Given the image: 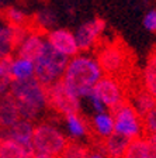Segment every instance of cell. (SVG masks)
I'll list each match as a JSON object with an SVG mask.
<instances>
[{
    "label": "cell",
    "mask_w": 156,
    "mask_h": 158,
    "mask_svg": "<svg viewBox=\"0 0 156 158\" xmlns=\"http://www.w3.org/2000/svg\"><path fill=\"white\" fill-rule=\"evenodd\" d=\"M106 26L107 24L103 19H93L80 24L73 33L79 51H89L94 48L101 34L106 31Z\"/></svg>",
    "instance_id": "cell-9"
},
{
    "label": "cell",
    "mask_w": 156,
    "mask_h": 158,
    "mask_svg": "<svg viewBox=\"0 0 156 158\" xmlns=\"http://www.w3.org/2000/svg\"><path fill=\"white\" fill-rule=\"evenodd\" d=\"M142 88L156 99V54L150 52L142 71Z\"/></svg>",
    "instance_id": "cell-19"
},
{
    "label": "cell",
    "mask_w": 156,
    "mask_h": 158,
    "mask_svg": "<svg viewBox=\"0 0 156 158\" xmlns=\"http://www.w3.org/2000/svg\"><path fill=\"white\" fill-rule=\"evenodd\" d=\"M0 143H2V137H0Z\"/></svg>",
    "instance_id": "cell-34"
},
{
    "label": "cell",
    "mask_w": 156,
    "mask_h": 158,
    "mask_svg": "<svg viewBox=\"0 0 156 158\" xmlns=\"http://www.w3.org/2000/svg\"><path fill=\"white\" fill-rule=\"evenodd\" d=\"M142 24L149 33H156V9H149L143 14Z\"/></svg>",
    "instance_id": "cell-28"
},
{
    "label": "cell",
    "mask_w": 156,
    "mask_h": 158,
    "mask_svg": "<svg viewBox=\"0 0 156 158\" xmlns=\"http://www.w3.org/2000/svg\"><path fill=\"white\" fill-rule=\"evenodd\" d=\"M10 73L13 81H24L34 76V64L33 61L24 58H16L11 59V65H10Z\"/></svg>",
    "instance_id": "cell-20"
},
{
    "label": "cell",
    "mask_w": 156,
    "mask_h": 158,
    "mask_svg": "<svg viewBox=\"0 0 156 158\" xmlns=\"http://www.w3.org/2000/svg\"><path fill=\"white\" fill-rule=\"evenodd\" d=\"M0 158H30V157L18 144H16L11 140H7V138H2V143H0Z\"/></svg>",
    "instance_id": "cell-23"
},
{
    "label": "cell",
    "mask_w": 156,
    "mask_h": 158,
    "mask_svg": "<svg viewBox=\"0 0 156 158\" xmlns=\"http://www.w3.org/2000/svg\"><path fill=\"white\" fill-rule=\"evenodd\" d=\"M46 43L55 49L56 52L62 54L66 58H73L80 51L78 48L75 35L68 28H52L45 34Z\"/></svg>",
    "instance_id": "cell-11"
},
{
    "label": "cell",
    "mask_w": 156,
    "mask_h": 158,
    "mask_svg": "<svg viewBox=\"0 0 156 158\" xmlns=\"http://www.w3.org/2000/svg\"><path fill=\"white\" fill-rule=\"evenodd\" d=\"M130 141L131 140H128L127 137L113 133L111 135L103 138L94 150L101 152L106 158H122Z\"/></svg>",
    "instance_id": "cell-13"
},
{
    "label": "cell",
    "mask_w": 156,
    "mask_h": 158,
    "mask_svg": "<svg viewBox=\"0 0 156 158\" xmlns=\"http://www.w3.org/2000/svg\"><path fill=\"white\" fill-rule=\"evenodd\" d=\"M122 158H149L146 138L139 137L135 140H131Z\"/></svg>",
    "instance_id": "cell-22"
},
{
    "label": "cell",
    "mask_w": 156,
    "mask_h": 158,
    "mask_svg": "<svg viewBox=\"0 0 156 158\" xmlns=\"http://www.w3.org/2000/svg\"><path fill=\"white\" fill-rule=\"evenodd\" d=\"M143 138H146L148 150H149V158H156V133Z\"/></svg>",
    "instance_id": "cell-30"
},
{
    "label": "cell",
    "mask_w": 156,
    "mask_h": 158,
    "mask_svg": "<svg viewBox=\"0 0 156 158\" xmlns=\"http://www.w3.org/2000/svg\"><path fill=\"white\" fill-rule=\"evenodd\" d=\"M96 61L98 62L104 75L117 78L125 73L128 65V54L124 44L118 43H106L101 44L97 49Z\"/></svg>",
    "instance_id": "cell-5"
},
{
    "label": "cell",
    "mask_w": 156,
    "mask_h": 158,
    "mask_svg": "<svg viewBox=\"0 0 156 158\" xmlns=\"http://www.w3.org/2000/svg\"><path fill=\"white\" fill-rule=\"evenodd\" d=\"M68 62H69V58L56 52L45 40L41 52L33 61L34 78L42 86L48 88L49 85L61 81Z\"/></svg>",
    "instance_id": "cell-3"
},
{
    "label": "cell",
    "mask_w": 156,
    "mask_h": 158,
    "mask_svg": "<svg viewBox=\"0 0 156 158\" xmlns=\"http://www.w3.org/2000/svg\"><path fill=\"white\" fill-rule=\"evenodd\" d=\"M33 131H34V124L33 122L28 120H23L20 118L17 123H14L11 127L6 128L3 131H0V137L11 140L16 144H18L23 148L24 151L28 154V157L31 158L34 155L33 150Z\"/></svg>",
    "instance_id": "cell-10"
},
{
    "label": "cell",
    "mask_w": 156,
    "mask_h": 158,
    "mask_svg": "<svg viewBox=\"0 0 156 158\" xmlns=\"http://www.w3.org/2000/svg\"><path fill=\"white\" fill-rule=\"evenodd\" d=\"M87 158H106V157H104L101 152H98V151H96V150H93V151L89 152Z\"/></svg>",
    "instance_id": "cell-31"
},
{
    "label": "cell",
    "mask_w": 156,
    "mask_h": 158,
    "mask_svg": "<svg viewBox=\"0 0 156 158\" xmlns=\"http://www.w3.org/2000/svg\"><path fill=\"white\" fill-rule=\"evenodd\" d=\"M13 56L0 59V95L9 92L10 86L13 83V78L10 73V65H11Z\"/></svg>",
    "instance_id": "cell-25"
},
{
    "label": "cell",
    "mask_w": 156,
    "mask_h": 158,
    "mask_svg": "<svg viewBox=\"0 0 156 158\" xmlns=\"http://www.w3.org/2000/svg\"><path fill=\"white\" fill-rule=\"evenodd\" d=\"M142 122V137H148L156 133V106L141 118Z\"/></svg>",
    "instance_id": "cell-26"
},
{
    "label": "cell",
    "mask_w": 156,
    "mask_h": 158,
    "mask_svg": "<svg viewBox=\"0 0 156 158\" xmlns=\"http://www.w3.org/2000/svg\"><path fill=\"white\" fill-rule=\"evenodd\" d=\"M65 123L66 130H68L69 135L72 137V140H78L80 137L90 134V124L82 117L80 113L79 114L65 116Z\"/></svg>",
    "instance_id": "cell-18"
},
{
    "label": "cell",
    "mask_w": 156,
    "mask_h": 158,
    "mask_svg": "<svg viewBox=\"0 0 156 158\" xmlns=\"http://www.w3.org/2000/svg\"><path fill=\"white\" fill-rule=\"evenodd\" d=\"M45 43V34L35 31L31 28L27 33V35L23 38V41L17 45L16 48V55L18 58H24L28 61H34L41 52V49Z\"/></svg>",
    "instance_id": "cell-12"
},
{
    "label": "cell",
    "mask_w": 156,
    "mask_h": 158,
    "mask_svg": "<svg viewBox=\"0 0 156 158\" xmlns=\"http://www.w3.org/2000/svg\"><path fill=\"white\" fill-rule=\"evenodd\" d=\"M46 100H48V107L54 109L56 113L62 114L63 117L80 113V100L70 95L61 81L46 88Z\"/></svg>",
    "instance_id": "cell-7"
},
{
    "label": "cell",
    "mask_w": 156,
    "mask_h": 158,
    "mask_svg": "<svg viewBox=\"0 0 156 158\" xmlns=\"http://www.w3.org/2000/svg\"><path fill=\"white\" fill-rule=\"evenodd\" d=\"M103 75V71L94 56L89 54H78L69 59L61 82L70 95L82 100L91 95L94 85Z\"/></svg>",
    "instance_id": "cell-1"
},
{
    "label": "cell",
    "mask_w": 156,
    "mask_h": 158,
    "mask_svg": "<svg viewBox=\"0 0 156 158\" xmlns=\"http://www.w3.org/2000/svg\"><path fill=\"white\" fill-rule=\"evenodd\" d=\"M68 138L56 126L46 122L34 124L33 131V150L34 154H45L59 157L63 151Z\"/></svg>",
    "instance_id": "cell-4"
},
{
    "label": "cell",
    "mask_w": 156,
    "mask_h": 158,
    "mask_svg": "<svg viewBox=\"0 0 156 158\" xmlns=\"http://www.w3.org/2000/svg\"><path fill=\"white\" fill-rule=\"evenodd\" d=\"M20 120L17 105L9 92L0 95V131L11 127Z\"/></svg>",
    "instance_id": "cell-14"
},
{
    "label": "cell",
    "mask_w": 156,
    "mask_h": 158,
    "mask_svg": "<svg viewBox=\"0 0 156 158\" xmlns=\"http://www.w3.org/2000/svg\"><path fill=\"white\" fill-rule=\"evenodd\" d=\"M153 52H155V54H156V48H153Z\"/></svg>",
    "instance_id": "cell-33"
},
{
    "label": "cell",
    "mask_w": 156,
    "mask_h": 158,
    "mask_svg": "<svg viewBox=\"0 0 156 158\" xmlns=\"http://www.w3.org/2000/svg\"><path fill=\"white\" fill-rule=\"evenodd\" d=\"M114 120V133L127 137L128 140L142 137V122L130 102H122L111 110Z\"/></svg>",
    "instance_id": "cell-6"
},
{
    "label": "cell",
    "mask_w": 156,
    "mask_h": 158,
    "mask_svg": "<svg viewBox=\"0 0 156 158\" xmlns=\"http://www.w3.org/2000/svg\"><path fill=\"white\" fill-rule=\"evenodd\" d=\"M9 93L17 105L20 118L34 122L48 109L46 88L42 86L35 78L13 81Z\"/></svg>",
    "instance_id": "cell-2"
},
{
    "label": "cell",
    "mask_w": 156,
    "mask_h": 158,
    "mask_svg": "<svg viewBox=\"0 0 156 158\" xmlns=\"http://www.w3.org/2000/svg\"><path fill=\"white\" fill-rule=\"evenodd\" d=\"M31 158H58V157H52V155H45V154H34Z\"/></svg>",
    "instance_id": "cell-32"
},
{
    "label": "cell",
    "mask_w": 156,
    "mask_h": 158,
    "mask_svg": "<svg viewBox=\"0 0 156 158\" xmlns=\"http://www.w3.org/2000/svg\"><path fill=\"white\" fill-rule=\"evenodd\" d=\"M91 93L108 110H113L118 105L125 102V93H124V88L121 85L120 79L113 78V76L103 75L100 81L94 85Z\"/></svg>",
    "instance_id": "cell-8"
},
{
    "label": "cell",
    "mask_w": 156,
    "mask_h": 158,
    "mask_svg": "<svg viewBox=\"0 0 156 158\" xmlns=\"http://www.w3.org/2000/svg\"><path fill=\"white\" fill-rule=\"evenodd\" d=\"M55 23V14L51 10H42L37 14V24L42 27V28H49Z\"/></svg>",
    "instance_id": "cell-27"
},
{
    "label": "cell",
    "mask_w": 156,
    "mask_h": 158,
    "mask_svg": "<svg viewBox=\"0 0 156 158\" xmlns=\"http://www.w3.org/2000/svg\"><path fill=\"white\" fill-rule=\"evenodd\" d=\"M130 105L132 106L134 110L138 113V116L142 118L148 112H150L156 106V99L142 88L135 92V95L132 96V100L130 102Z\"/></svg>",
    "instance_id": "cell-17"
},
{
    "label": "cell",
    "mask_w": 156,
    "mask_h": 158,
    "mask_svg": "<svg viewBox=\"0 0 156 158\" xmlns=\"http://www.w3.org/2000/svg\"><path fill=\"white\" fill-rule=\"evenodd\" d=\"M87 102L89 105L91 106V109H93V112H94V114H97V113H103V112H107V109L104 107V105L98 100L97 98H96L93 93H91L90 96L87 98Z\"/></svg>",
    "instance_id": "cell-29"
},
{
    "label": "cell",
    "mask_w": 156,
    "mask_h": 158,
    "mask_svg": "<svg viewBox=\"0 0 156 158\" xmlns=\"http://www.w3.org/2000/svg\"><path fill=\"white\" fill-rule=\"evenodd\" d=\"M90 133L100 140L108 137L114 133V120L110 112H103L97 113L93 116L90 124Z\"/></svg>",
    "instance_id": "cell-15"
},
{
    "label": "cell",
    "mask_w": 156,
    "mask_h": 158,
    "mask_svg": "<svg viewBox=\"0 0 156 158\" xmlns=\"http://www.w3.org/2000/svg\"><path fill=\"white\" fill-rule=\"evenodd\" d=\"M16 47L17 43L14 28L6 24L4 21H0V59L13 56Z\"/></svg>",
    "instance_id": "cell-16"
},
{
    "label": "cell",
    "mask_w": 156,
    "mask_h": 158,
    "mask_svg": "<svg viewBox=\"0 0 156 158\" xmlns=\"http://www.w3.org/2000/svg\"><path fill=\"white\" fill-rule=\"evenodd\" d=\"M89 152L90 150L86 145L78 143L76 140H70V141L68 140L63 151L61 152L58 158H87Z\"/></svg>",
    "instance_id": "cell-24"
},
{
    "label": "cell",
    "mask_w": 156,
    "mask_h": 158,
    "mask_svg": "<svg viewBox=\"0 0 156 158\" xmlns=\"http://www.w3.org/2000/svg\"><path fill=\"white\" fill-rule=\"evenodd\" d=\"M2 14H3L4 23L9 24L10 27H14V28H27V27H30L28 16L21 9L7 7V9L3 10Z\"/></svg>",
    "instance_id": "cell-21"
}]
</instances>
